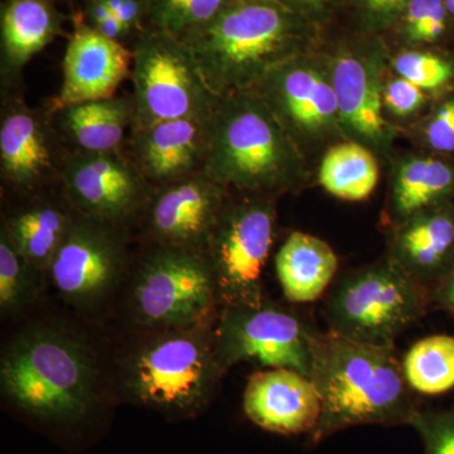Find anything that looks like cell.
I'll return each instance as SVG.
<instances>
[{
  "label": "cell",
  "mask_w": 454,
  "mask_h": 454,
  "mask_svg": "<svg viewBox=\"0 0 454 454\" xmlns=\"http://www.w3.org/2000/svg\"><path fill=\"white\" fill-rule=\"evenodd\" d=\"M0 387L17 414L57 439H88L104 418L97 357L62 328L33 327L14 337L0 361Z\"/></svg>",
  "instance_id": "6da1fadb"
},
{
  "label": "cell",
  "mask_w": 454,
  "mask_h": 454,
  "mask_svg": "<svg viewBox=\"0 0 454 454\" xmlns=\"http://www.w3.org/2000/svg\"><path fill=\"white\" fill-rule=\"evenodd\" d=\"M179 40L192 52L208 89L223 98L254 91L279 66L313 52L319 27L278 0H235Z\"/></svg>",
  "instance_id": "7a4b0ae2"
},
{
  "label": "cell",
  "mask_w": 454,
  "mask_h": 454,
  "mask_svg": "<svg viewBox=\"0 0 454 454\" xmlns=\"http://www.w3.org/2000/svg\"><path fill=\"white\" fill-rule=\"evenodd\" d=\"M309 378L322 403L312 446L352 427L411 426L420 411L394 348L317 333Z\"/></svg>",
  "instance_id": "3957f363"
},
{
  "label": "cell",
  "mask_w": 454,
  "mask_h": 454,
  "mask_svg": "<svg viewBox=\"0 0 454 454\" xmlns=\"http://www.w3.org/2000/svg\"><path fill=\"white\" fill-rule=\"evenodd\" d=\"M306 158L256 91L220 98L208 124L205 173L231 192L276 197L306 181Z\"/></svg>",
  "instance_id": "277c9868"
},
{
  "label": "cell",
  "mask_w": 454,
  "mask_h": 454,
  "mask_svg": "<svg viewBox=\"0 0 454 454\" xmlns=\"http://www.w3.org/2000/svg\"><path fill=\"white\" fill-rule=\"evenodd\" d=\"M223 373L214 325L149 330L122 354L119 393L168 419H191L210 405Z\"/></svg>",
  "instance_id": "5b68a950"
},
{
  "label": "cell",
  "mask_w": 454,
  "mask_h": 454,
  "mask_svg": "<svg viewBox=\"0 0 454 454\" xmlns=\"http://www.w3.org/2000/svg\"><path fill=\"white\" fill-rule=\"evenodd\" d=\"M429 292L385 256L348 274L325 304L328 330L356 342L394 348L397 337L430 306Z\"/></svg>",
  "instance_id": "8992f818"
},
{
  "label": "cell",
  "mask_w": 454,
  "mask_h": 454,
  "mask_svg": "<svg viewBox=\"0 0 454 454\" xmlns=\"http://www.w3.org/2000/svg\"><path fill=\"white\" fill-rule=\"evenodd\" d=\"M130 309L143 331L216 324L220 306L206 253L151 245L134 271Z\"/></svg>",
  "instance_id": "52a82bcc"
},
{
  "label": "cell",
  "mask_w": 454,
  "mask_h": 454,
  "mask_svg": "<svg viewBox=\"0 0 454 454\" xmlns=\"http://www.w3.org/2000/svg\"><path fill=\"white\" fill-rule=\"evenodd\" d=\"M276 217L274 197L230 191L206 247L220 309L265 300L262 271Z\"/></svg>",
  "instance_id": "ba28073f"
},
{
  "label": "cell",
  "mask_w": 454,
  "mask_h": 454,
  "mask_svg": "<svg viewBox=\"0 0 454 454\" xmlns=\"http://www.w3.org/2000/svg\"><path fill=\"white\" fill-rule=\"evenodd\" d=\"M131 51L134 124L175 119L210 121L220 98L206 85L195 57L184 41L145 29Z\"/></svg>",
  "instance_id": "9c48e42d"
},
{
  "label": "cell",
  "mask_w": 454,
  "mask_h": 454,
  "mask_svg": "<svg viewBox=\"0 0 454 454\" xmlns=\"http://www.w3.org/2000/svg\"><path fill=\"white\" fill-rule=\"evenodd\" d=\"M317 333L300 315L265 298L221 309L214 328L215 348L223 372L247 361L309 378Z\"/></svg>",
  "instance_id": "30bf717a"
},
{
  "label": "cell",
  "mask_w": 454,
  "mask_h": 454,
  "mask_svg": "<svg viewBox=\"0 0 454 454\" xmlns=\"http://www.w3.org/2000/svg\"><path fill=\"white\" fill-rule=\"evenodd\" d=\"M129 262L127 226L79 215L47 273L67 303L95 309L121 282Z\"/></svg>",
  "instance_id": "8fae6325"
},
{
  "label": "cell",
  "mask_w": 454,
  "mask_h": 454,
  "mask_svg": "<svg viewBox=\"0 0 454 454\" xmlns=\"http://www.w3.org/2000/svg\"><path fill=\"white\" fill-rule=\"evenodd\" d=\"M70 151L52 114L29 106L16 92L3 98L0 177L14 195L26 197L61 186Z\"/></svg>",
  "instance_id": "7c38bea8"
},
{
  "label": "cell",
  "mask_w": 454,
  "mask_h": 454,
  "mask_svg": "<svg viewBox=\"0 0 454 454\" xmlns=\"http://www.w3.org/2000/svg\"><path fill=\"white\" fill-rule=\"evenodd\" d=\"M298 145L345 136L325 55L313 52L279 66L258 89Z\"/></svg>",
  "instance_id": "4fadbf2b"
},
{
  "label": "cell",
  "mask_w": 454,
  "mask_h": 454,
  "mask_svg": "<svg viewBox=\"0 0 454 454\" xmlns=\"http://www.w3.org/2000/svg\"><path fill=\"white\" fill-rule=\"evenodd\" d=\"M378 37L367 35L365 40L343 44L333 55L325 56L343 134L367 148L385 149L395 129L384 116L382 92L387 56Z\"/></svg>",
  "instance_id": "5bb4252c"
},
{
  "label": "cell",
  "mask_w": 454,
  "mask_h": 454,
  "mask_svg": "<svg viewBox=\"0 0 454 454\" xmlns=\"http://www.w3.org/2000/svg\"><path fill=\"white\" fill-rule=\"evenodd\" d=\"M61 190L82 216L127 227L142 216L154 192L122 151L70 152Z\"/></svg>",
  "instance_id": "9a60e30c"
},
{
  "label": "cell",
  "mask_w": 454,
  "mask_h": 454,
  "mask_svg": "<svg viewBox=\"0 0 454 454\" xmlns=\"http://www.w3.org/2000/svg\"><path fill=\"white\" fill-rule=\"evenodd\" d=\"M230 191L205 172L155 188L140 220L151 245L206 253Z\"/></svg>",
  "instance_id": "2e32d148"
},
{
  "label": "cell",
  "mask_w": 454,
  "mask_h": 454,
  "mask_svg": "<svg viewBox=\"0 0 454 454\" xmlns=\"http://www.w3.org/2000/svg\"><path fill=\"white\" fill-rule=\"evenodd\" d=\"M208 124L199 119L134 124L121 151L155 190L205 172Z\"/></svg>",
  "instance_id": "e0dca14e"
},
{
  "label": "cell",
  "mask_w": 454,
  "mask_h": 454,
  "mask_svg": "<svg viewBox=\"0 0 454 454\" xmlns=\"http://www.w3.org/2000/svg\"><path fill=\"white\" fill-rule=\"evenodd\" d=\"M133 51L110 40L90 25L76 26L62 65V85L46 104L53 114L64 107L114 98L130 79Z\"/></svg>",
  "instance_id": "ac0fdd59"
},
{
  "label": "cell",
  "mask_w": 454,
  "mask_h": 454,
  "mask_svg": "<svg viewBox=\"0 0 454 454\" xmlns=\"http://www.w3.org/2000/svg\"><path fill=\"white\" fill-rule=\"evenodd\" d=\"M244 413L259 428L280 435L310 434L322 413L321 396L309 376L265 369L247 380Z\"/></svg>",
  "instance_id": "d6986e66"
},
{
  "label": "cell",
  "mask_w": 454,
  "mask_h": 454,
  "mask_svg": "<svg viewBox=\"0 0 454 454\" xmlns=\"http://www.w3.org/2000/svg\"><path fill=\"white\" fill-rule=\"evenodd\" d=\"M430 292L454 269V202L393 227L387 255Z\"/></svg>",
  "instance_id": "ffe728a7"
},
{
  "label": "cell",
  "mask_w": 454,
  "mask_h": 454,
  "mask_svg": "<svg viewBox=\"0 0 454 454\" xmlns=\"http://www.w3.org/2000/svg\"><path fill=\"white\" fill-rule=\"evenodd\" d=\"M26 196L27 201L3 216L17 249L40 273L49 270L53 256L64 243L79 214L66 199L61 187Z\"/></svg>",
  "instance_id": "44dd1931"
},
{
  "label": "cell",
  "mask_w": 454,
  "mask_h": 454,
  "mask_svg": "<svg viewBox=\"0 0 454 454\" xmlns=\"http://www.w3.org/2000/svg\"><path fill=\"white\" fill-rule=\"evenodd\" d=\"M59 136L70 152L109 153L121 151L136 121L131 94L115 95L64 107L52 114Z\"/></svg>",
  "instance_id": "7402d4cb"
},
{
  "label": "cell",
  "mask_w": 454,
  "mask_h": 454,
  "mask_svg": "<svg viewBox=\"0 0 454 454\" xmlns=\"http://www.w3.org/2000/svg\"><path fill=\"white\" fill-rule=\"evenodd\" d=\"M3 92H16L25 66L49 46L59 31L50 0H8L0 18Z\"/></svg>",
  "instance_id": "603a6c76"
},
{
  "label": "cell",
  "mask_w": 454,
  "mask_h": 454,
  "mask_svg": "<svg viewBox=\"0 0 454 454\" xmlns=\"http://www.w3.org/2000/svg\"><path fill=\"white\" fill-rule=\"evenodd\" d=\"M450 202H454V157L418 154L399 163L390 191L393 227L420 212Z\"/></svg>",
  "instance_id": "cb8c5ba5"
},
{
  "label": "cell",
  "mask_w": 454,
  "mask_h": 454,
  "mask_svg": "<svg viewBox=\"0 0 454 454\" xmlns=\"http://www.w3.org/2000/svg\"><path fill=\"white\" fill-rule=\"evenodd\" d=\"M339 264V256L325 240L306 232H292L276 258L284 297L292 303L318 300L333 283Z\"/></svg>",
  "instance_id": "d4e9b609"
},
{
  "label": "cell",
  "mask_w": 454,
  "mask_h": 454,
  "mask_svg": "<svg viewBox=\"0 0 454 454\" xmlns=\"http://www.w3.org/2000/svg\"><path fill=\"white\" fill-rule=\"evenodd\" d=\"M379 163L372 149L355 140L336 143L325 152L318 182L330 195L345 201L369 199L378 186Z\"/></svg>",
  "instance_id": "484cf974"
},
{
  "label": "cell",
  "mask_w": 454,
  "mask_h": 454,
  "mask_svg": "<svg viewBox=\"0 0 454 454\" xmlns=\"http://www.w3.org/2000/svg\"><path fill=\"white\" fill-rule=\"evenodd\" d=\"M409 387L441 395L454 387V337L434 334L415 342L402 363Z\"/></svg>",
  "instance_id": "4316f807"
},
{
  "label": "cell",
  "mask_w": 454,
  "mask_h": 454,
  "mask_svg": "<svg viewBox=\"0 0 454 454\" xmlns=\"http://www.w3.org/2000/svg\"><path fill=\"white\" fill-rule=\"evenodd\" d=\"M397 76L408 80L429 97L442 98L454 90V53L446 47H413L391 59Z\"/></svg>",
  "instance_id": "83f0119b"
},
{
  "label": "cell",
  "mask_w": 454,
  "mask_h": 454,
  "mask_svg": "<svg viewBox=\"0 0 454 454\" xmlns=\"http://www.w3.org/2000/svg\"><path fill=\"white\" fill-rule=\"evenodd\" d=\"M393 29L409 49L446 47L454 40L444 0H409Z\"/></svg>",
  "instance_id": "f1b7e54d"
},
{
  "label": "cell",
  "mask_w": 454,
  "mask_h": 454,
  "mask_svg": "<svg viewBox=\"0 0 454 454\" xmlns=\"http://www.w3.org/2000/svg\"><path fill=\"white\" fill-rule=\"evenodd\" d=\"M235 0H145V20L151 31L181 38L201 28Z\"/></svg>",
  "instance_id": "f546056e"
},
{
  "label": "cell",
  "mask_w": 454,
  "mask_h": 454,
  "mask_svg": "<svg viewBox=\"0 0 454 454\" xmlns=\"http://www.w3.org/2000/svg\"><path fill=\"white\" fill-rule=\"evenodd\" d=\"M37 270L0 227V312L17 315L35 300Z\"/></svg>",
  "instance_id": "4dcf8cb0"
},
{
  "label": "cell",
  "mask_w": 454,
  "mask_h": 454,
  "mask_svg": "<svg viewBox=\"0 0 454 454\" xmlns=\"http://www.w3.org/2000/svg\"><path fill=\"white\" fill-rule=\"evenodd\" d=\"M422 143L430 153L454 157V94L439 98L428 118L424 121Z\"/></svg>",
  "instance_id": "1f68e13d"
},
{
  "label": "cell",
  "mask_w": 454,
  "mask_h": 454,
  "mask_svg": "<svg viewBox=\"0 0 454 454\" xmlns=\"http://www.w3.org/2000/svg\"><path fill=\"white\" fill-rule=\"evenodd\" d=\"M411 427L422 439L426 454H454V408L419 411Z\"/></svg>",
  "instance_id": "d6a6232c"
},
{
  "label": "cell",
  "mask_w": 454,
  "mask_h": 454,
  "mask_svg": "<svg viewBox=\"0 0 454 454\" xmlns=\"http://www.w3.org/2000/svg\"><path fill=\"white\" fill-rule=\"evenodd\" d=\"M409 0H348L367 35H379L395 26Z\"/></svg>",
  "instance_id": "836d02e7"
},
{
  "label": "cell",
  "mask_w": 454,
  "mask_h": 454,
  "mask_svg": "<svg viewBox=\"0 0 454 454\" xmlns=\"http://www.w3.org/2000/svg\"><path fill=\"white\" fill-rule=\"evenodd\" d=\"M429 95L417 85L396 76L385 82L382 101L384 109L396 118H409L422 112L428 103Z\"/></svg>",
  "instance_id": "e575fe53"
},
{
  "label": "cell",
  "mask_w": 454,
  "mask_h": 454,
  "mask_svg": "<svg viewBox=\"0 0 454 454\" xmlns=\"http://www.w3.org/2000/svg\"><path fill=\"white\" fill-rule=\"evenodd\" d=\"M284 7L321 28L339 9L348 7V0H278Z\"/></svg>",
  "instance_id": "d590c367"
},
{
  "label": "cell",
  "mask_w": 454,
  "mask_h": 454,
  "mask_svg": "<svg viewBox=\"0 0 454 454\" xmlns=\"http://www.w3.org/2000/svg\"><path fill=\"white\" fill-rule=\"evenodd\" d=\"M430 303L454 315V269L430 292Z\"/></svg>",
  "instance_id": "8d00e7d4"
},
{
  "label": "cell",
  "mask_w": 454,
  "mask_h": 454,
  "mask_svg": "<svg viewBox=\"0 0 454 454\" xmlns=\"http://www.w3.org/2000/svg\"><path fill=\"white\" fill-rule=\"evenodd\" d=\"M444 3H446L448 14H450L454 27V0H444Z\"/></svg>",
  "instance_id": "74e56055"
}]
</instances>
